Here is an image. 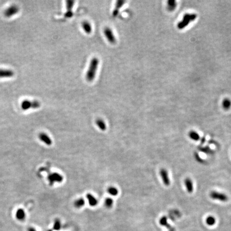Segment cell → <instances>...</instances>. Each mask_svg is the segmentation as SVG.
Listing matches in <instances>:
<instances>
[{"mask_svg": "<svg viewBox=\"0 0 231 231\" xmlns=\"http://www.w3.org/2000/svg\"><path fill=\"white\" fill-rule=\"evenodd\" d=\"M186 189L189 193H192L194 191L193 183L190 178H186L185 181Z\"/></svg>", "mask_w": 231, "mask_h": 231, "instance_id": "14", "label": "cell"}, {"mask_svg": "<svg viewBox=\"0 0 231 231\" xmlns=\"http://www.w3.org/2000/svg\"><path fill=\"white\" fill-rule=\"evenodd\" d=\"M231 106V102L229 99H225L223 102V108L226 109L227 110L228 109L230 108Z\"/></svg>", "mask_w": 231, "mask_h": 231, "instance_id": "23", "label": "cell"}, {"mask_svg": "<svg viewBox=\"0 0 231 231\" xmlns=\"http://www.w3.org/2000/svg\"><path fill=\"white\" fill-rule=\"evenodd\" d=\"M99 64V59L97 57H93L91 59L86 75L87 80L88 81H92L95 79Z\"/></svg>", "mask_w": 231, "mask_h": 231, "instance_id": "1", "label": "cell"}, {"mask_svg": "<svg viewBox=\"0 0 231 231\" xmlns=\"http://www.w3.org/2000/svg\"><path fill=\"white\" fill-rule=\"evenodd\" d=\"M170 231H174V229L173 228H171L170 229Z\"/></svg>", "mask_w": 231, "mask_h": 231, "instance_id": "28", "label": "cell"}, {"mask_svg": "<svg viewBox=\"0 0 231 231\" xmlns=\"http://www.w3.org/2000/svg\"><path fill=\"white\" fill-rule=\"evenodd\" d=\"M159 223L161 225L165 226L167 228H170V229L171 228V227L170 226V225L169 224H168V222H167V218L165 216H163L161 218V219L159 220Z\"/></svg>", "mask_w": 231, "mask_h": 231, "instance_id": "19", "label": "cell"}, {"mask_svg": "<svg viewBox=\"0 0 231 231\" xmlns=\"http://www.w3.org/2000/svg\"><path fill=\"white\" fill-rule=\"evenodd\" d=\"M160 175H161L162 181L164 185L167 186H169L170 184V181L167 171L164 168H162L160 171Z\"/></svg>", "mask_w": 231, "mask_h": 231, "instance_id": "9", "label": "cell"}, {"mask_svg": "<svg viewBox=\"0 0 231 231\" xmlns=\"http://www.w3.org/2000/svg\"><path fill=\"white\" fill-rule=\"evenodd\" d=\"M189 138L194 140V141H198L200 140V135L198 134V133L194 131H192L189 132Z\"/></svg>", "mask_w": 231, "mask_h": 231, "instance_id": "18", "label": "cell"}, {"mask_svg": "<svg viewBox=\"0 0 231 231\" xmlns=\"http://www.w3.org/2000/svg\"><path fill=\"white\" fill-rule=\"evenodd\" d=\"M26 215L23 209H18L16 212V217L19 220H23L25 218Z\"/></svg>", "mask_w": 231, "mask_h": 231, "instance_id": "16", "label": "cell"}, {"mask_svg": "<svg viewBox=\"0 0 231 231\" xmlns=\"http://www.w3.org/2000/svg\"><path fill=\"white\" fill-rule=\"evenodd\" d=\"M108 192L112 196H116L118 194V190L114 187H110L108 189Z\"/></svg>", "mask_w": 231, "mask_h": 231, "instance_id": "22", "label": "cell"}, {"mask_svg": "<svg viewBox=\"0 0 231 231\" xmlns=\"http://www.w3.org/2000/svg\"><path fill=\"white\" fill-rule=\"evenodd\" d=\"M176 6V2L174 1H170L168 2V8L172 10Z\"/></svg>", "mask_w": 231, "mask_h": 231, "instance_id": "26", "label": "cell"}, {"mask_svg": "<svg viewBox=\"0 0 231 231\" xmlns=\"http://www.w3.org/2000/svg\"><path fill=\"white\" fill-rule=\"evenodd\" d=\"M82 28L87 34H90L92 31V27L90 23L84 21L82 23Z\"/></svg>", "mask_w": 231, "mask_h": 231, "instance_id": "15", "label": "cell"}, {"mask_svg": "<svg viewBox=\"0 0 231 231\" xmlns=\"http://www.w3.org/2000/svg\"><path fill=\"white\" fill-rule=\"evenodd\" d=\"M125 3V1H123V0H119V1H117L116 2V4H115L114 10L113 11V13H112L113 16L116 17L118 15V13L119 11V10L120 9V8L123 6L124 4Z\"/></svg>", "mask_w": 231, "mask_h": 231, "instance_id": "11", "label": "cell"}, {"mask_svg": "<svg viewBox=\"0 0 231 231\" xmlns=\"http://www.w3.org/2000/svg\"><path fill=\"white\" fill-rule=\"evenodd\" d=\"M39 139L46 145L50 146L52 144V141L49 137L44 133H40L39 134Z\"/></svg>", "mask_w": 231, "mask_h": 231, "instance_id": "12", "label": "cell"}, {"mask_svg": "<svg viewBox=\"0 0 231 231\" xmlns=\"http://www.w3.org/2000/svg\"><path fill=\"white\" fill-rule=\"evenodd\" d=\"M197 15L195 13H186L182 18V19L177 25V27L179 30L185 28L191 22L196 18Z\"/></svg>", "mask_w": 231, "mask_h": 231, "instance_id": "2", "label": "cell"}, {"mask_svg": "<svg viewBox=\"0 0 231 231\" xmlns=\"http://www.w3.org/2000/svg\"><path fill=\"white\" fill-rule=\"evenodd\" d=\"M28 230H29V231H36V230H35L34 228H32V227H30V228H29Z\"/></svg>", "mask_w": 231, "mask_h": 231, "instance_id": "27", "label": "cell"}, {"mask_svg": "<svg viewBox=\"0 0 231 231\" xmlns=\"http://www.w3.org/2000/svg\"><path fill=\"white\" fill-rule=\"evenodd\" d=\"M19 10L18 6L16 4H13L6 9L4 12V15L7 18H10L17 15L19 12Z\"/></svg>", "mask_w": 231, "mask_h": 231, "instance_id": "4", "label": "cell"}, {"mask_svg": "<svg viewBox=\"0 0 231 231\" xmlns=\"http://www.w3.org/2000/svg\"><path fill=\"white\" fill-rule=\"evenodd\" d=\"M49 231H51V230H49Z\"/></svg>", "mask_w": 231, "mask_h": 231, "instance_id": "29", "label": "cell"}, {"mask_svg": "<svg viewBox=\"0 0 231 231\" xmlns=\"http://www.w3.org/2000/svg\"><path fill=\"white\" fill-rule=\"evenodd\" d=\"M48 180L51 185H53L55 182H61L63 180V178L60 174L57 173H52L48 176Z\"/></svg>", "mask_w": 231, "mask_h": 231, "instance_id": "7", "label": "cell"}, {"mask_svg": "<svg viewBox=\"0 0 231 231\" xmlns=\"http://www.w3.org/2000/svg\"><path fill=\"white\" fill-rule=\"evenodd\" d=\"M96 124L100 130L102 131H105L106 128V126L105 125V122L101 119H97L96 121Z\"/></svg>", "mask_w": 231, "mask_h": 231, "instance_id": "17", "label": "cell"}, {"mask_svg": "<svg viewBox=\"0 0 231 231\" xmlns=\"http://www.w3.org/2000/svg\"><path fill=\"white\" fill-rule=\"evenodd\" d=\"M216 219L212 216H208L206 219V223L209 226H213L216 224Z\"/></svg>", "mask_w": 231, "mask_h": 231, "instance_id": "21", "label": "cell"}, {"mask_svg": "<svg viewBox=\"0 0 231 231\" xmlns=\"http://www.w3.org/2000/svg\"><path fill=\"white\" fill-rule=\"evenodd\" d=\"M40 103L37 101H30L29 100H25L22 101L21 103V108L23 110H28L30 109H37L40 108Z\"/></svg>", "mask_w": 231, "mask_h": 231, "instance_id": "3", "label": "cell"}, {"mask_svg": "<svg viewBox=\"0 0 231 231\" xmlns=\"http://www.w3.org/2000/svg\"><path fill=\"white\" fill-rule=\"evenodd\" d=\"M53 228H54V230H59L60 229L61 223H60V221H59V220H58V219L55 220Z\"/></svg>", "mask_w": 231, "mask_h": 231, "instance_id": "24", "label": "cell"}, {"mask_svg": "<svg viewBox=\"0 0 231 231\" xmlns=\"http://www.w3.org/2000/svg\"><path fill=\"white\" fill-rule=\"evenodd\" d=\"M113 203V201L111 198H107L105 201V205L107 208H110L112 206Z\"/></svg>", "mask_w": 231, "mask_h": 231, "instance_id": "25", "label": "cell"}, {"mask_svg": "<svg viewBox=\"0 0 231 231\" xmlns=\"http://www.w3.org/2000/svg\"><path fill=\"white\" fill-rule=\"evenodd\" d=\"M74 1H71V0H68V1H66V11L64 15L66 18H71L73 16V13L72 12V9L74 5Z\"/></svg>", "mask_w": 231, "mask_h": 231, "instance_id": "8", "label": "cell"}, {"mask_svg": "<svg viewBox=\"0 0 231 231\" xmlns=\"http://www.w3.org/2000/svg\"><path fill=\"white\" fill-rule=\"evenodd\" d=\"M86 197L88 201V203L91 206L95 207L97 205V203H98V201H97V199L91 194H87Z\"/></svg>", "mask_w": 231, "mask_h": 231, "instance_id": "13", "label": "cell"}, {"mask_svg": "<svg viewBox=\"0 0 231 231\" xmlns=\"http://www.w3.org/2000/svg\"><path fill=\"white\" fill-rule=\"evenodd\" d=\"M210 198L212 199L219 200L221 202H226L228 200V197L225 194L215 191L211 192L210 194Z\"/></svg>", "mask_w": 231, "mask_h": 231, "instance_id": "5", "label": "cell"}, {"mask_svg": "<svg viewBox=\"0 0 231 231\" xmlns=\"http://www.w3.org/2000/svg\"><path fill=\"white\" fill-rule=\"evenodd\" d=\"M104 33L106 39L108 40V41L110 43L112 44H114L116 42V39L114 37L113 31L110 28L108 27L105 28L104 29Z\"/></svg>", "mask_w": 231, "mask_h": 231, "instance_id": "6", "label": "cell"}, {"mask_svg": "<svg viewBox=\"0 0 231 231\" xmlns=\"http://www.w3.org/2000/svg\"><path fill=\"white\" fill-rule=\"evenodd\" d=\"M14 76V72L10 69H0V78H9Z\"/></svg>", "mask_w": 231, "mask_h": 231, "instance_id": "10", "label": "cell"}, {"mask_svg": "<svg viewBox=\"0 0 231 231\" xmlns=\"http://www.w3.org/2000/svg\"><path fill=\"white\" fill-rule=\"evenodd\" d=\"M85 200L83 198H80L74 202V206L77 208H80L85 205Z\"/></svg>", "mask_w": 231, "mask_h": 231, "instance_id": "20", "label": "cell"}]
</instances>
